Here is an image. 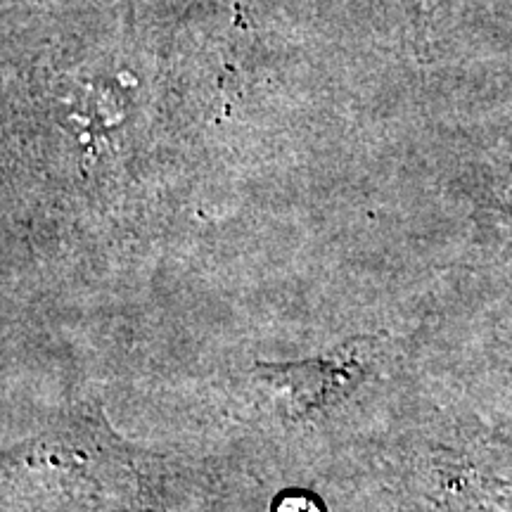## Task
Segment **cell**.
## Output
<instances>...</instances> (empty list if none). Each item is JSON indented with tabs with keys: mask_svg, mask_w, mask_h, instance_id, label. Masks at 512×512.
<instances>
[{
	"mask_svg": "<svg viewBox=\"0 0 512 512\" xmlns=\"http://www.w3.org/2000/svg\"><path fill=\"white\" fill-rule=\"evenodd\" d=\"M370 347L351 344L328 358H316L309 363H285V366H261L266 380L287 396V408L304 415L316 408L332 406L344 394L354 392L356 384L368 375Z\"/></svg>",
	"mask_w": 512,
	"mask_h": 512,
	"instance_id": "6da1fadb",
	"label": "cell"
}]
</instances>
